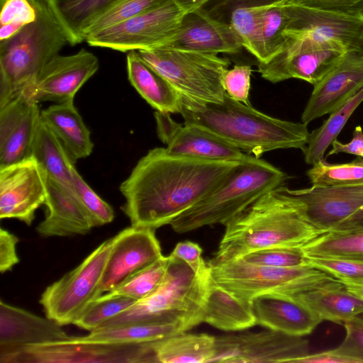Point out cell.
Returning <instances> with one entry per match:
<instances>
[{
  "mask_svg": "<svg viewBox=\"0 0 363 363\" xmlns=\"http://www.w3.org/2000/svg\"><path fill=\"white\" fill-rule=\"evenodd\" d=\"M241 162L212 160L149 150L124 180L122 210L131 225L156 230L216 189Z\"/></svg>",
  "mask_w": 363,
  "mask_h": 363,
  "instance_id": "cell-1",
  "label": "cell"
},
{
  "mask_svg": "<svg viewBox=\"0 0 363 363\" xmlns=\"http://www.w3.org/2000/svg\"><path fill=\"white\" fill-rule=\"evenodd\" d=\"M323 233L308 220L300 202L284 184L262 196L225 225L212 259H237L271 247H301Z\"/></svg>",
  "mask_w": 363,
  "mask_h": 363,
  "instance_id": "cell-2",
  "label": "cell"
},
{
  "mask_svg": "<svg viewBox=\"0 0 363 363\" xmlns=\"http://www.w3.org/2000/svg\"><path fill=\"white\" fill-rule=\"evenodd\" d=\"M184 123L201 126L247 154L260 158L278 150H305L307 125L271 117L230 97L222 103L199 104L182 98Z\"/></svg>",
  "mask_w": 363,
  "mask_h": 363,
  "instance_id": "cell-3",
  "label": "cell"
},
{
  "mask_svg": "<svg viewBox=\"0 0 363 363\" xmlns=\"http://www.w3.org/2000/svg\"><path fill=\"white\" fill-rule=\"evenodd\" d=\"M36 19L0 40V106L22 94H31L42 69L70 38L48 0H30Z\"/></svg>",
  "mask_w": 363,
  "mask_h": 363,
  "instance_id": "cell-4",
  "label": "cell"
},
{
  "mask_svg": "<svg viewBox=\"0 0 363 363\" xmlns=\"http://www.w3.org/2000/svg\"><path fill=\"white\" fill-rule=\"evenodd\" d=\"M210 282V272L198 275L185 262L169 255L167 269L160 286L99 328L177 324L187 332L203 323Z\"/></svg>",
  "mask_w": 363,
  "mask_h": 363,
  "instance_id": "cell-5",
  "label": "cell"
},
{
  "mask_svg": "<svg viewBox=\"0 0 363 363\" xmlns=\"http://www.w3.org/2000/svg\"><path fill=\"white\" fill-rule=\"evenodd\" d=\"M287 174L248 155L216 189L169 224L178 233L206 225H226L266 193L284 184Z\"/></svg>",
  "mask_w": 363,
  "mask_h": 363,
  "instance_id": "cell-6",
  "label": "cell"
},
{
  "mask_svg": "<svg viewBox=\"0 0 363 363\" xmlns=\"http://www.w3.org/2000/svg\"><path fill=\"white\" fill-rule=\"evenodd\" d=\"M213 283L250 302L261 295L296 299L298 296L337 279L311 264L276 267L249 264L240 259L208 263Z\"/></svg>",
  "mask_w": 363,
  "mask_h": 363,
  "instance_id": "cell-7",
  "label": "cell"
},
{
  "mask_svg": "<svg viewBox=\"0 0 363 363\" xmlns=\"http://www.w3.org/2000/svg\"><path fill=\"white\" fill-rule=\"evenodd\" d=\"M137 51L182 99L199 104L223 101L222 79L230 65L228 58L165 46Z\"/></svg>",
  "mask_w": 363,
  "mask_h": 363,
  "instance_id": "cell-8",
  "label": "cell"
},
{
  "mask_svg": "<svg viewBox=\"0 0 363 363\" xmlns=\"http://www.w3.org/2000/svg\"><path fill=\"white\" fill-rule=\"evenodd\" d=\"M281 50L266 62L258 63L262 77L277 83L294 78L313 86L342 58L347 49L341 43L291 30L284 32Z\"/></svg>",
  "mask_w": 363,
  "mask_h": 363,
  "instance_id": "cell-9",
  "label": "cell"
},
{
  "mask_svg": "<svg viewBox=\"0 0 363 363\" xmlns=\"http://www.w3.org/2000/svg\"><path fill=\"white\" fill-rule=\"evenodd\" d=\"M112 238L101 243L77 267L48 286L40 303L46 317L63 326L74 324L98 297Z\"/></svg>",
  "mask_w": 363,
  "mask_h": 363,
  "instance_id": "cell-10",
  "label": "cell"
},
{
  "mask_svg": "<svg viewBox=\"0 0 363 363\" xmlns=\"http://www.w3.org/2000/svg\"><path fill=\"white\" fill-rule=\"evenodd\" d=\"M185 14L174 0L86 36L94 47L121 52L143 50L164 45L177 32Z\"/></svg>",
  "mask_w": 363,
  "mask_h": 363,
  "instance_id": "cell-11",
  "label": "cell"
},
{
  "mask_svg": "<svg viewBox=\"0 0 363 363\" xmlns=\"http://www.w3.org/2000/svg\"><path fill=\"white\" fill-rule=\"evenodd\" d=\"M1 363L157 362L152 342L111 345L73 343L66 340L26 345L0 354Z\"/></svg>",
  "mask_w": 363,
  "mask_h": 363,
  "instance_id": "cell-12",
  "label": "cell"
},
{
  "mask_svg": "<svg viewBox=\"0 0 363 363\" xmlns=\"http://www.w3.org/2000/svg\"><path fill=\"white\" fill-rule=\"evenodd\" d=\"M310 354L303 336L273 330L216 337V352L210 362L296 363Z\"/></svg>",
  "mask_w": 363,
  "mask_h": 363,
  "instance_id": "cell-13",
  "label": "cell"
},
{
  "mask_svg": "<svg viewBox=\"0 0 363 363\" xmlns=\"http://www.w3.org/2000/svg\"><path fill=\"white\" fill-rule=\"evenodd\" d=\"M47 176L35 159L0 168V218L30 225L36 210L45 204Z\"/></svg>",
  "mask_w": 363,
  "mask_h": 363,
  "instance_id": "cell-14",
  "label": "cell"
},
{
  "mask_svg": "<svg viewBox=\"0 0 363 363\" xmlns=\"http://www.w3.org/2000/svg\"><path fill=\"white\" fill-rule=\"evenodd\" d=\"M155 231L131 225L112 238L99 288L101 296L114 290L163 256Z\"/></svg>",
  "mask_w": 363,
  "mask_h": 363,
  "instance_id": "cell-15",
  "label": "cell"
},
{
  "mask_svg": "<svg viewBox=\"0 0 363 363\" xmlns=\"http://www.w3.org/2000/svg\"><path fill=\"white\" fill-rule=\"evenodd\" d=\"M154 116L157 135L171 154L235 162L249 155L201 126L179 123L168 113L156 111Z\"/></svg>",
  "mask_w": 363,
  "mask_h": 363,
  "instance_id": "cell-16",
  "label": "cell"
},
{
  "mask_svg": "<svg viewBox=\"0 0 363 363\" xmlns=\"http://www.w3.org/2000/svg\"><path fill=\"white\" fill-rule=\"evenodd\" d=\"M99 67L97 57L84 48L69 55L58 54L43 67L31 94L38 103L74 100L77 91Z\"/></svg>",
  "mask_w": 363,
  "mask_h": 363,
  "instance_id": "cell-17",
  "label": "cell"
},
{
  "mask_svg": "<svg viewBox=\"0 0 363 363\" xmlns=\"http://www.w3.org/2000/svg\"><path fill=\"white\" fill-rule=\"evenodd\" d=\"M40 113L38 102L30 94L0 106V168L32 157Z\"/></svg>",
  "mask_w": 363,
  "mask_h": 363,
  "instance_id": "cell-18",
  "label": "cell"
},
{
  "mask_svg": "<svg viewBox=\"0 0 363 363\" xmlns=\"http://www.w3.org/2000/svg\"><path fill=\"white\" fill-rule=\"evenodd\" d=\"M363 86V52L347 50L340 61L316 84L301 115V122L332 113Z\"/></svg>",
  "mask_w": 363,
  "mask_h": 363,
  "instance_id": "cell-19",
  "label": "cell"
},
{
  "mask_svg": "<svg viewBox=\"0 0 363 363\" xmlns=\"http://www.w3.org/2000/svg\"><path fill=\"white\" fill-rule=\"evenodd\" d=\"M287 192L301 203L305 216L323 233L331 230L363 207V184L312 186Z\"/></svg>",
  "mask_w": 363,
  "mask_h": 363,
  "instance_id": "cell-20",
  "label": "cell"
},
{
  "mask_svg": "<svg viewBox=\"0 0 363 363\" xmlns=\"http://www.w3.org/2000/svg\"><path fill=\"white\" fill-rule=\"evenodd\" d=\"M162 46L217 55L235 54L243 48L230 23L213 18L202 8L186 14L175 34Z\"/></svg>",
  "mask_w": 363,
  "mask_h": 363,
  "instance_id": "cell-21",
  "label": "cell"
},
{
  "mask_svg": "<svg viewBox=\"0 0 363 363\" xmlns=\"http://www.w3.org/2000/svg\"><path fill=\"white\" fill-rule=\"evenodd\" d=\"M287 4L292 18L289 30L340 43L347 50L361 51L363 14L344 13L291 3Z\"/></svg>",
  "mask_w": 363,
  "mask_h": 363,
  "instance_id": "cell-22",
  "label": "cell"
},
{
  "mask_svg": "<svg viewBox=\"0 0 363 363\" xmlns=\"http://www.w3.org/2000/svg\"><path fill=\"white\" fill-rule=\"evenodd\" d=\"M55 321L0 301V354L20 347L69 340Z\"/></svg>",
  "mask_w": 363,
  "mask_h": 363,
  "instance_id": "cell-23",
  "label": "cell"
},
{
  "mask_svg": "<svg viewBox=\"0 0 363 363\" xmlns=\"http://www.w3.org/2000/svg\"><path fill=\"white\" fill-rule=\"evenodd\" d=\"M47 213L36 230L44 238L85 235L95 227L74 193L47 177Z\"/></svg>",
  "mask_w": 363,
  "mask_h": 363,
  "instance_id": "cell-24",
  "label": "cell"
},
{
  "mask_svg": "<svg viewBox=\"0 0 363 363\" xmlns=\"http://www.w3.org/2000/svg\"><path fill=\"white\" fill-rule=\"evenodd\" d=\"M256 324L296 336L311 333L322 320L299 301L276 295H261L251 301Z\"/></svg>",
  "mask_w": 363,
  "mask_h": 363,
  "instance_id": "cell-25",
  "label": "cell"
},
{
  "mask_svg": "<svg viewBox=\"0 0 363 363\" xmlns=\"http://www.w3.org/2000/svg\"><path fill=\"white\" fill-rule=\"evenodd\" d=\"M41 119L52 130L74 163L92 152L91 133L74 100L59 103L41 111Z\"/></svg>",
  "mask_w": 363,
  "mask_h": 363,
  "instance_id": "cell-26",
  "label": "cell"
},
{
  "mask_svg": "<svg viewBox=\"0 0 363 363\" xmlns=\"http://www.w3.org/2000/svg\"><path fill=\"white\" fill-rule=\"evenodd\" d=\"M296 299L322 321L343 324L363 314V298L350 291L339 279L306 292Z\"/></svg>",
  "mask_w": 363,
  "mask_h": 363,
  "instance_id": "cell-27",
  "label": "cell"
},
{
  "mask_svg": "<svg viewBox=\"0 0 363 363\" xmlns=\"http://www.w3.org/2000/svg\"><path fill=\"white\" fill-rule=\"evenodd\" d=\"M127 72L132 86L156 111L179 113L181 95L142 59L137 50L130 51L127 55Z\"/></svg>",
  "mask_w": 363,
  "mask_h": 363,
  "instance_id": "cell-28",
  "label": "cell"
},
{
  "mask_svg": "<svg viewBox=\"0 0 363 363\" xmlns=\"http://www.w3.org/2000/svg\"><path fill=\"white\" fill-rule=\"evenodd\" d=\"M203 323L224 331H240L257 325L251 303L215 284L211 279Z\"/></svg>",
  "mask_w": 363,
  "mask_h": 363,
  "instance_id": "cell-29",
  "label": "cell"
},
{
  "mask_svg": "<svg viewBox=\"0 0 363 363\" xmlns=\"http://www.w3.org/2000/svg\"><path fill=\"white\" fill-rule=\"evenodd\" d=\"M157 362L207 363L216 352V337L182 333L152 342Z\"/></svg>",
  "mask_w": 363,
  "mask_h": 363,
  "instance_id": "cell-30",
  "label": "cell"
},
{
  "mask_svg": "<svg viewBox=\"0 0 363 363\" xmlns=\"http://www.w3.org/2000/svg\"><path fill=\"white\" fill-rule=\"evenodd\" d=\"M186 332L177 324H135L99 328L85 336H71L66 341L73 343L131 345L152 342Z\"/></svg>",
  "mask_w": 363,
  "mask_h": 363,
  "instance_id": "cell-31",
  "label": "cell"
},
{
  "mask_svg": "<svg viewBox=\"0 0 363 363\" xmlns=\"http://www.w3.org/2000/svg\"><path fill=\"white\" fill-rule=\"evenodd\" d=\"M35 159L46 176L74 192L70 160L63 145L42 119L32 149Z\"/></svg>",
  "mask_w": 363,
  "mask_h": 363,
  "instance_id": "cell-32",
  "label": "cell"
},
{
  "mask_svg": "<svg viewBox=\"0 0 363 363\" xmlns=\"http://www.w3.org/2000/svg\"><path fill=\"white\" fill-rule=\"evenodd\" d=\"M74 45L84 40V31L97 16L120 0H48Z\"/></svg>",
  "mask_w": 363,
  "mask_h": 363,
  "instance_id": "cell-33",
  "label": "cell"
},
{
  "mask_svg": "<svg viewBox=\"0 0 363 363\" xmlns=\"http://www.w3.org/2000/svg\"><path fill=\"white\" fill-rule=\"evenodd\" d=\"M362 101L363 86L342 106L330 113L328 118L319 128L310 133L308 144L303 151L308 164L313 165L324 159L326 150L337 139L350 117Z\"/></svg>",
  "mask_w": 363,
  "mask_h": 363,
  "instance_id": "cell-34",
  "label": "cell"
},
{
  "mask_svg": "<svg viewBox=\"0 0 363 363\" xmlns=\"http://www.w3.org/2000/svg\"><path fill=\"white\" fill-rule=\"evenodd\" d=\"M267 4L235 7L230 21L240 36L243 48L253 55L258 62L265 61L262 21Z\"/></svg>",
  "mask_w": 363,
  "mask_h": 363,
  "instance_id": "cell-35",
  "label": "cell"
},
{
  "mask_svg": "<svg viewBox=\"0 0 363 363\" xmlns=\"http://www.w3.org/2000/svg\"><path fill=\"white\" fill-rule=\"evenodd\" d=\"M301 250L306 257L363 258V233L327 232Z\"/></svg>",
  "mask_w": 363,
  "mask_h": 363,
  "instance_id": "cell-36",
  "label": "cell"
},
{
  "mask_svg": "<svg viewBox=\"0 0 363 363\" xmlns=\"http://www.w3.org/2000/svg\"><path fill=\"white\" fill-rule=\"evenodd\" d=\"M292 18L287 4L278 0L268 3L263 13L262 33L265 61L277 54L285 42L284 32L290 26Z\"/></svg>",
  "mask_w": 363,
  "mask_h": 363,
  "instance_id": "cell-37",
  "label": "cell"
},
{
  "mask_svg": "<svg viewBox=\"0 0 363 363\" xmlns=\"http://www.w3.org/2000/svg\"><path fill=\"white\" fill-rule=\"evenodd\" d=\"M312 186L363 184V159L345 164H329L321 160L306 172Z\"/></svg>",
  "mask_w": 363,
  "mask_h": 363,
  "instance_id": "cell-38",
  "label": "cell"
},
{
  "mask_svg": "<svg viewBox=\"0 0 363 363\" xmlns=\"http://www.w3.org/2000/svg\"><path fill=\"white\" fill-rule=\"evenodd\" d=\"M168 263L169 256H162L107 293L128 297L136 301H140L150 295L160 286L165 276Z\"/></svg>",
  "mask_w": 363,
  "mask_h": 363,
  "instance_id": "cell-39",
  "label": "cell"
},
{
  "mask_svg": "<svg viewBox=\"0 0 363 363\" xmlns=\"http://www.w3.org/2000/svg\"><path fill=\"white\" fill-rule=\"evenodd\" d=\"M136 302L128 297L104 294L85 309L73 325L89 331L94 330Z\"/></svg>",
  "mask_w": 363,
  "mask_h": 363,
  "instance_id": "cell-40",
  "label": "cell"
},
{
  "mask_svg": "<svg viewBox=\"0 0 363 363\" xmlns=\"http://www.w3.org/2000/svg\"><path fill=\"white\" fill-rule=\"evenodd\" d=\"M169 0H120L97 16L84 31V39L106 28L157 7Z\"/></svg>",
  "mask_w": 363,
  "mask_h": 363,
  "instance_id": "cell-41",
  "label": "cell"
},
{
  "mask_svg": "<svg viewBox=\"0 0 363 363\" xmlns=\"http://www.w3.org/2000/svg\"><path fill=\"white\" fill-rule=\"evenodd\" d=\"M74 193L91 217L95 227L110 223L114 218V211L111 205L102 199L72 167Z\"/></svg>",
  "mask_w": 363,
  "mask_h": 363,
  "instance_id": "cell-42",
  "label": "cell"
},
{
  "mask_svg": "<svg viewBox=\"0 0 363 363\" xmlns=\"http://www.w3.org/2000/svg\"><path fill=\"white\" fill-rule=\"evenodd\" d=\"M0 40L7 39L36 19L35 7L30 0H1Z\"/></svg>",
  "mask_w": 363,
  "mask_h": 363,
  "instance_id": "cell-43",
  "label": "cell"
},
{
  "mask_svg": "<svg viewBox=\"0 0 363 363\" xmlns=\"http://www.w3.org/2000/svg\"><path fill=\"white\" fill-rule=\"evenodd\" d=\"M239 259L252 264L276 267H296L308 264L301 247L267 248L250 252Z\"/></svg>",
  "mask_w": 363,
  "mask_h": 363,
  "instance_id": "cell-44",
  "label": "cell"
},
{
  "mask_svg": "<svg viewBox=\"0 0 363 363\" xmlns=\"http://www.w3.org/2000/svg\"><path fill=\"white\" fill-rule=\"evenodd\" d=\"M308 264L341 281H363V258L306 257Z\"/></svg>",
  "mask_w": 363,
  "mask_h": 363,
  "instance_id": "cell-45",
  "label": "cell"
},
{
  "mask_svg": "<svg viewBox=\"0 0 363 363\" xmlns=\"http://www.w3.org/2000/svg\"><path fill=\"white\" fill-rule=\"evenodd\" d=\"M252 72L250 65H237L232 69H228L222 79L225 92L232 99L247 106H251L249 91Z\"/></svg>",
  "mask_w": 363,
  "mask_h": 363,
  "instance_id": "cell-46",
  "label": "cell"
},
{
  "mask_svg": "<svg viewBox=\"0 0 363 363\" xmlns=\"http://www.w3.org/2000/svg\"><path fill=\"white\" fill-rule=\"evenodd\" d=\"M342 325L345 336L335 349L353 359L356 363H363V315H357Z\"/></svg>",
  "mask_w": 363,
  "mask_h": 363,
  "instance_id": "cell-47",
  "label": "cell"
},
{
  "mask_svg": "<svg viewBox=\"0 0 363 363\" xmlns=\"http://www.w3.org/2000/svg\"><path fill=\"white\" fill-rule=\"evenodd\" d=\"M170 255L185 262L198 275L209 273V267L202 257V249L196 242L186 240L178 242Z\"/></svg>",
  "mask_w": 363,
  "mask_h": 363,
  "instance_id": "cell-48",
  "label": "cell"
},
{
  "mask_svg": "<svg viewBox=\"0 0 363 363\" xmlns=\"http://www.w3.org/2000/svg\"><path fill=\"white\" fill-rule=\"evenodd\" d=\"M287 3L344 13L363 14V0H289Z\"/></svg>",
  "mask_w": 363,
  "mask_h": 363,
  "instance_id": "cell-49",
  "label": "cell"
},
{
  "mask_svg": "<svg viewBox=\"0 0 363 363\" xmlns=\"http://www.w3.org/2000/svg\"><path fill=\"white\" fill-rule=\"evenodd\" d=\"M18 238L13 233L1 228L0 229V272L11 271L19 262L16 245Z\"/></svg>",
  "mask_w": 363,
  "mask_h": 363,
  "instance_id": "cell-50",
  "label": "cell"
},
{
  "mask_svg": "<svg viewBox=\"0 0 363 363\" xmlns=\"http://www.w3.org/2000/svg\"><path fill=\"white\" fill-rule=\"evenodd\" d=\"M332 149L327 156L335 155L340 152L351 154L359 158L363 157V130L360 125L355 127L352 139L347 143H342L337 139L333 141Z\"/></svg>",
  "mask_w": 363,
  "mask_h": 363,
  "instance_id": "cell-51",
  "label": "cell"
},
{
  "mask_svg": "<svg viewBox=\"0 0 363 363\" xmlns=\"http://www.w3.org/2000/svg\"><path fill=\"white\" fill-rule=\"evenodd\" d=\"M296 363H356L348 356L333 349L319 353L308 354L296 360Z\"/></svg>",
  "mask_w": 363,
  "mask_h": 363,
  "instance_id": "cell-52",
  "label": "cell"
},
{
  "mask_svg": "<svg viewBox=\"0 0 363 363\" xmlns=\"http://www.w3.org/2000/svg\"><path fill=\"white\" fill-rule=\"evenodd\" d=\"M329 232L363 233V207L342 220Z\"/></svg>",
  "mask_w": 363,
  "mask_h": 363,
  "instance_id": "cell-53",
  "label": "cell"
},
{
  "mask_svg": "<svg viewBox=\"0 0 363 363\" xmlns=\"http://www.w3.org/2000/svg\"><path fill=\"white\" fill-rule=\"evenodd\" d=\"M208 1L209 0H174L176 5L185 15L201 9Z\"/></svg>",
  "mask_w": 363,
  "mask_h": 363,
  "instance_id": "cell-54",
  "label": "cell"
},
{
  "mask_svg": "<svg viewBox=\"0 0 363 363\" xmlns=\"http://www.w3.org/2000/svg\"><path fill=\"white\" fill-rule=\"evenodd\" d=\"M352 292L363 298V281H342Z\"/></svg>",
  "mask_w": 363,
  "mask_h": 363,
  "instance_id": "cell-55",
  "label": "cell"
},
{
  "mask_svg": "<svg viewBox=\"0 0 363 363\" xmlns=\"http://www.w3.org/2000/svg\"><path fill=\"white\" fill-rule=\"evenodd\" d=\"M281 4H286L289 0H278Z\"/></svg>",
  "mask_w": 363,
  "mask_h": 363,
  "instance_id": "cell-56",
  "label": "cell"
},
{
  "mask_svg": "<svg viewBox=\"0 0 363 363\" xmlns=\"http://www.w3.org/2000/svg\"><path fill=\"white\" fill-rule=\"evenodd\" d=\"M361 52H363V36H362V48H361Z\"/></svg>",
  "mask_w": 363,
  "mask_h": 363,
  "instance_id": "cell-57",
  "label": "cell"
},
{
  "mask_svg": "<svg viewBox=\"0 0 363 363\" xmlns=\"http://www.w3.org/2000/svg\"><path fill=\"white\" fill-rule=\"evenodd\" d=\"M241 1V0L240 1V2ZM244 2H247V0H244Z\"/></svg>",
  "mask_w": 363,
  "mask_h": 363,
  "instance_id": "cell-58",
  "label": "cell"
},
{
  "mask_svg": "<svg viewBox=\"0 0 363 363\" xmlns=\"http://www.w3.org/2000/svg\"><path fill=\"white\" fill-rule=\"evenodd\" d=\"M362 159H363V157H362Z\"/></svg>",
  "mask_w": 363,
  "mask_h": 363,
  "instance_id": "cell-59",
  "label": "cell"
}]
</instances>
